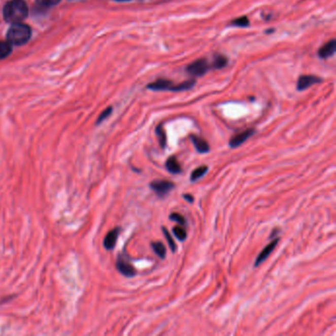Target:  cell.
Instances as JSON below:
<instances>
[{
    "label": "cell",
    "mask_w": 336,
    "mask_h": 336,
    "mask_svg": "<svg viewBox=\"0 0 336 336\" xmlns=\"http://www.w3.org/2000/svg\"><path fill=\"white\" fill-rule=\"evenodd\" d=\"M184 198H185L187 201L190 202V203L193 202V200H194V198H193L191 195H189V194H185V195H184Z\"/></svg>",
    "instance_id": "d4e9b609"
},
{
    "label": "cell",
    "mask_w": 336,
    "mask_h": 336,
    "mask_svg": "<svg viewBox=\"0 0 336 336\" xmlns=\"http://www.w3.org/2000/svg\"><path fill=\"white\" fill-rule=\"evenodd\" d=\"M208 171V168L206 166H202V167H199V168L195 169L191 175H190V181L191 182H195L197 181L198 179L202 178Z\"/></svg>",
    "instance_id": "9a60e30c"
},
{
    "label": "cell",
    "mask_w": 336,
    "mask_h": 336,
    "mask_svg": "<svg viewBox=\"0 0 336 336\" xmlns=\"http://www.w3.org/2000/svg\"><path fill=\"white\" fill-rule=\"evenodd\" d=\"M156 135H157L158 138H159V142H160L161 147L162 148H165L166 147V144H167V136H166V132H165L164 128L162 127V125H159L156 128Z\"/></svg>",
    "instance_id": "2e32d148"
},
{
    "label": "cell",
    "mask_w": 336,
    "mask_h": 336,
    "mask_svg": "<svg viewBox=\"0 0 336 336\" xmlns=\"http://www.w3.org/2000/svg\"><path fill=\"white\" fill-rule=\"evenodd\" d=\"M208 69H209L208 62L205 59L200 58V59H197V60L193 61L192 63H190L186 68V71L192 76L199 77V76L204 75L208 71Z\"/></svg>",
    "instance_id": "3957f363"
},
{
    "label": "cell",
    "mask_w": 336,
    "mask_h": 336,
    "mask_svg": "<svg viewBox=\"0 0 336 336\" xmlns=\"http://www.w3.org/2000/svg\"><path fill=\"white\" fill-rule=\"evenodd\" d=\"M173 233L174 235L176 236L180 241L184 242L185 239H186V232H185V229L181 226H177L173 229Z\"/></svg>",
    "instance_id": "ac0fdd59"
},
{
    "label": "cell",
    "mask_w": 336,
    "mask_h": 336,
    "mask_svg": "<svg viewBox=\"0 0 336 336\" xmlns=\"http://www.w3.org/2000/svg\"><path fill=\"white\" fill-rule=\"evenodd\" d=\"M166 168L172 174H180L182 172V167L176 157L169 158L166 162Z\"/></svg>",
    "instance_id": "4fadbf2b"
},
{
    "label": "cell",
    "mask_w": 336,
    "mask_h": 336,
    "mask_svg": "<svg viewBox=\"0 0 336 336\" xmlns=\"http://www.w3.org/2000/svg\"><path fill=\"white\" fill-rule=\"evenodd\" d=\"M227 65V58L223 55H217L214 58V62H213V66L215 68H223L224 66Z\"/></svg>",
    "instance_id": "d6986e66"
},
{
    "label": "cell",
    "mask_w": 336,
    "mask_h": 336,
    "mask_svg": "<svg viewBox=\"0 0 336 336\" xmlns=\"http://www.w3.org/2000/svg\"><path fill=\"white\" fill-rule=\"evenodd\" d=\"M11 52V46L10 43L7 42H0V59L6 57Z\"/></svg>",
    "instance_id": "e0dca14e"
},
{
    "label": "cell",
    "mask_w": 336,
    "mask_h": 336,
    "mask_svg": "<svg viewBox=\"0 0 336 336\" xmlns=\"http://www.w3.org/2000/svg\"><path fill=\"white\" fill-rule=\"evenodd\" d=\"M116 1H129V0H116Z\"/></svg>",
    "instance_id": "484cf974"
},
{
    "label": "cell",
    "mask_w": 336,
    "mask_h": 336,
    "mask_svg": "<svg viewBox=\"0 0 336 336\" xmlns=\"http://www.w3.org/2000/svg\"><path fill=\"white\" fill-rule=\"evenodd\" d=\"M278 242H279V239H275V240H273L269 245H267V246L262 250V252L258 254V256H257L256 260H255L254 266H258L262 261H264V260L268 257L269 255H270V253L273 252V250L276 248Z\"/></svg>",
    "instance_id": "ba28073f"
},
{
    "label": "cell",
    "mask_w": 336,
    "mask_h": 336,
    "mask_svg": "<svg viewBox=\"0 0 336 336\" xmlns=\"http://www.w3.org/2000/svg\"><path fill=\"white\" fill-rule=\"evenodd\" d=\"M117 268L118 271L126 276V277H133L136 274L135 267L127 261V259L121 255H119L117 261Z\"/></svg>",
    "instance_id": "5b68a950"
},
{
    "label": "cell",
    "mask_w": 336,
    "mask_h": 336,
    "mask_svg": "<svg viewBox=\"0 0 336 336\" xmlns=\"http://www.w3.org/2000/svg\"><path fill=\"white\" fill-rule=\"evenodd\" d=\"M336 51V41L335 40H331L328 43H326L324 46H322L320 48L319 51V57L321 58H327L332 56Z\"/></svg>",
    "instance_id": "9c48e42d"
},
{
    "label": "cell",
    "mask_w": 336,
    "mask_h": 336,
    "mask_svg": "<svg viewBox=\"0 0 336 336\" xmlns=\"http://www.w3.org/2000/svg\"><path fill=\"white\" fill-rule=\"evenodd\" d=\"M60 0H37V3L42 7H51L59 3Z\"/></svg>",
    "instance_id": "7402d4cb"
},
{
    "label": "cell",
    "mask_w": 336,
    "mask_h": 336,
    "mask_svg": "<svg viewBox=\"0 0 336 336\" xmlns=\"http://www.w3.org/2000/svg\"><path fill=\"white\" fill-rule=\"evenodd\" d=\"M170 219H171L172 221H176V222H178L179 225H181V226H184V225L186 224L185 218H184L181 214H179V213H173V214H171V215H170Z\"/></svg>",
    "instance_id": "603a6c76"
},
{
    "label": "cell",
    "mask_w": 336,
    "mask_h": 336,
    "mask_svg": "<svg viewBox=\"0 0 336 336\" xmlns=\"http://www.w3.org/2000/svg\"><path fill=\"white\" fill-rule=\"evenodd\" d=\"M255 130L254 129H248V130H245L241 133H238V135L233 136L230 140V147L231 148H236L238 146H240L241 144H243L247 139H249L251 136L254 135Z\"/></svg>",
    "instance_id": "8992f818"
},
{
    "label": "cell",
    "mask_w": 336,
    "mask_h": 336,
    "mask_svg": "<svg viewBox=\"0 0 336 336\" xmlns=\"http://www.w3.org/2000/svg\"><path fill=\"white\" fill-rule=\"evenodd\" d=\"M118 234H119V228H116L109 232V234L106 236L104 240V247L107 250H113L117 244L118 241Z\"/></svg>",
    "instance_id": "30bf717a"
},
{
    "label": "cell",
    "mask_w": 336,
    "mask_h": 336,
    "mask_svg": "<svg viewBox=\"0 0 336 336\" xmlns=\"http://www.w3.org/2000/svg\"><path fill=\"white\" fill-rule=\"evenodd\" d=\"M175 185L169 181H154L150 184L152 190L159 196L164 197L174 188Z\"/></svg>",
    "instance_id": "277c9868"
},
{
    "label": "cell",
    "mask_w": 336,
    "mask_h": 336,
    "mask_svg": "<svg viewBox=\"0 0 336 336\" xmlns=\"http://www.w3.org/2000/svg\"><path fill=\"white\" fill-rule=\"evenodd\" d=\"M112 111H113L112 108H108L106 111H104V113H102L101 116L99 117L98 120H97V124H99V123L102 122L104 119H106V118H108V117L111 115Z\"/></svg>",
    "instance_id": "cb8c5ba5"
},
{
    "label": "cell",
    "mask_w": 336,
    "mask_h": 336,
    "mask_svg": "<svg viewBox=\"0 0 336 336\" xmlns=\"http://www.w3.org/2000/svg\"><path fill=\"white\" fill-rule=\"evenodd\" d=\"M250 24V21L247 17H240L233 21V25L237 27H248Z\"/></svg>",
    "instance_id": "44dd1931"
},
{
    "label": "cell",
    "mask_w": 336,
    "mask_h": 336,
    "mask_svg": "<svg viewBox=\"0 0 336 336\" xmlns=\"http://www.w3.org/2000/svg\"><path fill=\"white\" fill-rule=\"evenodd\" d=\"M151 246L153 250H154V252L157 253V255H159L161 258H165L167 251H166V248L163 245V243H161V242L152 243Z\"/></svg>",
    "instance_id": "5bb4252c"
},
{
    "label": "cell",
    "mask_w": 336,
    "mask_h": 336,
    "mask_svg": "<svg viewBox=\"0 0 336 336\" xmlns=\"http://www.w3.org/2000/svg\"><path fill=\"white\" fill-rule=\"evenodd\" d=\"M320 81H321V79L315 75H304L302 77H300L298 84H297V88H298V90L303 91L313 85L319 83Z\"/></svg>",
    "instance_id": "52a82bcc"
},
{
    "label": "cell",
    "mask_w": 336,
    "mask_h": 336,
    "mask_svg": "<svg viewBox=\"0 0 336 336\" xmlns=\"http://www.w3.org/2000/svg\"><path fill=\"white\" fill-rule=\"evenodd\" d=\"M3 15L8 23H20L28 15V6L24 0H11L5 5Z\"/></svg>",
    "instance_id": "6da1fadb"
},
{
    "label": "cell",
    "mask_w": 336,
    "mask_h": 336,
    "mask_svg": "<svg viewBox=\"0 0 336 336\" xmlns=\"http://www.w3.org/2000/svg\"><path fill=\"white\" fill-rule=\"evenodd\" d=\"M191 140H192V143L196 149V151L198 153H207L210 150V147H209V144L207 143L206 140L202 139V138H199L197 136H191Z\"/></svg>",
    "instance_id": "7c38bea8"
},
{
    "label": "cell",
    "mask_w": 336,
    "mask_h": 336,
    "mask_svg": "<svg viewBox=\"0 0 336 336\" xmlns=\"http://www.w3.org/2000/svg\"><path fill=\"white\" fill-rule=\"evenodd\" d=\"M31 38V29L29 26L15 23L13 24L7 33L8 43L13 45H24L26 44Z\"/></svg>",
    "instance_id": "7a4b0ae2"
},
{
    "label": "cell",
    "mask_w": 336,
    "mask_h": 336,
    "mask_svg": "<svg viewBox=\"0 0 336 336\" xmlns=\"http://www.w3.org/2000/svg\"><path fill=\"white\" fill-rule=\"evenodd\" d=\"M162 231H163V232H164V234H165V237H166V239H167V241H168L169 246H170V248H171L172 252H176V250H177V245H176V243L174 242L173 238L171 237V234H170L168 231H167V229H166V228H164V227L162 228Z\"/></svg>",
    "instance_id": "ffe728a7"
},
{
    "label": "cell",
    "mask_w": 336,
    "mask_h": 336,
    "mask_svg": "<svg viewBox=\"0 0 336 336\" xmlns=\"http://www.w3.org/2000/svg\"><path fill=\"white\" fill-rule=\"evenodd\" d=\"M172 87H173V83L170 80H166V79L157 80L156 82H153L147 86L148 89L154 90V91H171Z\"/></svg>",
    "instance_id": "8fae6325"
}]
</instances>
